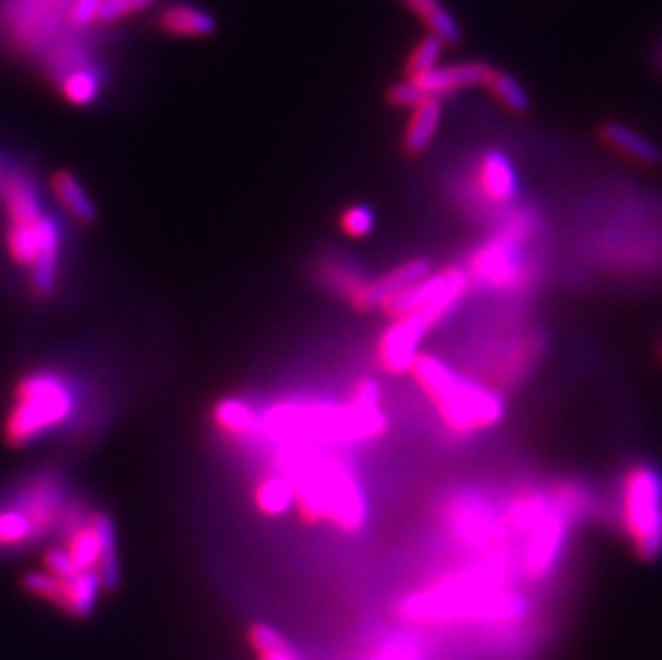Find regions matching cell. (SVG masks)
<instances>
[{
  "label": "cell",
  "instance_id": "6da1fadb",
  "mask_svg": "<svg viewBox=\"0 0 662 660\" xmlns=\"http://www.w3.org/2000/svg\"><path fill=\"white\" fill-rule=\"evenodd\" d=\"M510 580V569L482 560L410 592L399 601L397 616L421 626L510 628L530 616V598Z\"/></svg>",
  "mask_w": 662,
  "mask_h": 660
},
{
  "label": "cell",
  "instance_id": "7a4b0ae2",
  "mask_svg": "<svg viewBox=\"0 0 662 660\" xmlns=\"http://www.w3.org/2000/svg\"><path fill=\"white\" fill-rule=\"evenodd\" d=\"M281 466L294 487V505L305 521H326L346 534H358L367 526V496L351 467L315 451H290Z\"/></svg>",
  "mask_w": 662,
  "mask_h": 660
},
{
  "label": "cell",
  "instance_id": "3957f363",
  "mask_svg": "<svg viewBox=\"0 0 662 660\" xmlns=\"http://www.w3.org/2000/svg\"><path fill=\"white\" fill-rule=\"evenodd\" d=\"M512 569L525 582L543 583L553 577L566 553L571 521L536 489L517 494L502 515Z\"/></svg>",
  "mask_w": 662,
  "mask_h": 660
},
{
  "label": "cell",
  "instance_id": "277c9868",
  "mask_svg": "<svg viewBox=\"0 0 662 660\" xmlns=\"http://www.w3.org/2000/svg\"><path fill=\"white\" fill-rule=\"evenodd\" d=\"M410 374L427 394L444 425L457 435L496 428L504 419L507 405L500 392L459 376L431 354H419Z\"/></svg>",
  "mask_w": 662,
  "mask_h": 660
},
{
  "label": "cell",
  "instance_id": "5b68a950",
  "mask_svg": "<svg viewBox=\"0 0 662 660\" xmlns=\"http://www.w3.org/2000/svg\"><path fill=\"white\" fill-rule=\"evenodd\" d=\"M269 428L287 435H312L328 442H362L382 435L389 421L380 408L358 405H281L269 412Z\"/></svg>",
  "mask_w": 662,
  "mask_h": 660
},
{
  "label": "cell",
  "instance_id": "8992f818",
  "mask_svg": "<svg viewBox=\"0 0 662 660\" xmlns=\"http://www.w3.org/2000/svg\"><path fill=\"white\" fill-rule=\"evenodd\" d=\"M620 526L641 562L662 555V472L648 462L632 464L620 483Z\"/></svg>",
  "mask_w": 662,
  "mask_h": 660
},
{
  "label": "cell",
  "instance_id": "52a82bcc",
  "mask_svg": "<svg viewBox=\"0 0 662 660\" xmlns=\"http://www.w3.org/2000/svg\"><path fill=\"white\" fill-rule=\"evenodd\" d=\"M74 410V394L54 374H33L15 387V403L9 410L2 437L7 446L22 448L58 428Z\"/></svg>",
  "mask_w": 662,
  "mask_h": 660
},
{
  "label": "cell",
  "instance_id": "ba28073f",
  "mask_svg": "<svg viewBox=\"0 0 662 660\" xmlns=\"http://www.w3.org/2000/svg\"><path fill=\"white\" fill-rule=\"evenodd\" d=\"M464 294H466V290L451 292L444 299L431 303L423 310L394 317L378 344V360H380L382 369L394 376L410 371L414 358L419 356V346L425 339V335L457 307V303L462 301Z\"/></svg>",
  "mask_w": 662,
  "mask_h": 660
},
{
  "label": "cell",
  "instance_id": "9c48e42d",
  "mask_svg": "<svg viewBox=\"0 0 662 660\" xmlns=\"http://www.w3.org/2000/svg\"><path fill=\"white\" fill-rule=\"evenodd\" d=\"M528 221L512 219L489 242L469 258V281L489 290H514L525 283L528 267L521 253V242L528 236Z\"/></svg>",
  "mask_w": 662,
  "mask_h": 660
},
{
  "label": "cell",
  "instance_id": "30bf717a",
  "mask_svg": "<svg viewBox=\"0 0 662 660\" xmlns=\"http://www.w3.org/2000/svg\"><path fill=\"white\" fill-rule=\"evenodd\" d=\"M491 72V65L482 61H466V63H453L442 65L428 72L425 76L414 79H401L394 82L387 88V101L394 108L412 110L423 99H442L446 95H453L464 88L485 86V79Z\"/></svg>",
  "mask_w": 662,
  "mask_h": 660
},
{
  "label": "cell",
  "instance_id": "8fae6325",
  "mask_svg": "<svg viewBox=\"0 0 662 660\" xmlns=\"http://www.w3.org/2000/svg\"><path fill=\"white\" fill-rule=\"evenodd\" d=\"M22 587L31 596L54 605L63 614H67L76 620H84L95 612V605L99 601V592H101L104 583L97 571L79 573L72 580H58L50 573L33 571V573L24 575Z\"/></svg>",
  "mask_w": 662,
  "mask_h": 660
},
{
  "label": "cell",
  "instance_id": "7c38bea8",
  "mask_svg": "<svg viewBox=\"0 0 662 660\" xmlns=\"http://www.w3.org/2000/svg\"><path fill=\"white\" fill-rule=\"evenodd\" d=\"M18 506L31 519L37 541H40L41 537H45L56 526H61L69 505H67L63 483L58 478H54L52 474H41L29 483Z\"/></svg>",
  "mask_w": 662,
  "mask_h": 660
},
{
  "label": "cell",
  "instance_id": "4fadbf2b",
  "mask_svg": "<svg viewBox=\"0 0 662 660\" xmlns=\"http://www.w3.org/2000/svg\"><path fill=\"white\" fill-rule=\"evenodd\" d=\"M431 272V262L427 258H412L399 267H394L392 271L380 274L378 279L365 281L354 294H351L350 305L360 313H369V311L380 310V305L397 292H401L403 288L425 279Z\"/></svg>",
  "mask_w": 662,
  "mask_h": 660
},
{
  "label": "cell",
  "instance_id": "5bb4252c",
  "mask_svg": "<svg viewBox=\"0 0 662 660\" xmlns=\"http://www.w3.org/2000/svg\"><path fill=\"white\" fill-rule=\"evenodd\" d=\"M476 185L487 202L508 204L519 187L510 159L498 151H489L480 156L476 165Z\"/></svg>",
  "mask_w": 662,
  "mask_h": 660
},
{
  "label": "cell",
  "instance_id": "9a60e30c",
  "mask_svg": "<svg viewBox=\"0 0 662 660\" xmlns=\"http://www.w3.org/2000/svg\"><path fill=\"white\" fill-rule=\"evenodd\" d=\"M598 138L603 140V144H607L609 149L618 151L620 155L628 156L641 165H661L662 151L648 138H643L641 133H637L634 129L626 127L622 122L609 120L603 122L598 129Z\"/></svg>",
  "mask_w": 662,
  "mask_h": 660
},
{
  "label": "cell",
  "instance_id": "2e32d148",
  "mask_svg": "<svg viewBox=\"0 0 662 660\" xmlns=\"http://www.w3.org/2000/svg\"><path fill=\"white\" fill-rule=\"evenodd\" d=\"M442 120V101L439 99H423L410 110V120L405 125L401 147L405 155H423L433 142L437 127Z\"/></svg>",
  "mask_w": 662,
  "mask_h": 660
},
{
  "label": "cell",
  "instance_id": "e0dca14e",
  "mask_svg": "<svg viewBox=\"0 0 662 660\" xmlns=\"http://www.w3.org/2000/svg\"><path fill=\"white\" fill-rule=\"evenodd\" d=\"M156 22L161 31L176 37H210L217 29V22L210 13L181 2L165 7Z\"/></svg>",
  "mask_w": 662,
  "mask_h": 660
},
{
  "label": "cell",
  "instance_id": "ac0fdd59",
  "mask_svg": "<svg viewBox=\"0 0 662 660\" xmlns=\"http://www.w3.org/2000/svg\"><path fill=\"white\" fill-rule=\"evenodd\" d=\"M425 26L427 33L437 35L446 45L462 43V26L442 0H401Z\"/></svg>",
  "mask_w": 662,
  "mask_h": 660
},
{
  "label": "cell",
  "instance_id": "d6986e66",
  "mask_svg": "<svg viewBox=\"0 0 662 660\" xmlns=\"http://www.w3.org/2000/svg\"><path fill=\"white\" fill-rule=\"evenodd\" d=\"M52 194L58 199V204L67 210L69 217H74L79 224H93L97 219V210L90 202V197L84 192V187L69 172H56L52 176Z\"/></svg>",
  "mask_w": 662,
  "mask_h": 660
},
{
  "label": "cell",
  "instance_id": "ffe728a7",
  "mask_svg": "<svg viewBox=\"0 0 662 660\" xmlns=\"http://www.w3.org/2000/svg\"><path fill=\"white\" fill-rule=\"evenodd\" d=\"M485 88L489 95L512 115H525L532 106L528 90L521 86V82L510 76L504 69L491 67L489 76L485 79Z\"/></svg>",
  "mask_w": 662,
  "mask_h": 660
},
{
  "label": "cell",
  "instance_id": "44dd1931",
  "mask_svg": "<svg viewBox=\"0 0 662 660\" xmlns=\"http://www.w3.org/2000/svg\"><path fill=\"white\" fill-rule=\"evenodd\" d=\"M253 502L264 517H281L294 505V487L283 474L267 476L256 487Z\"/></svg>",
  "mask_w": 662,
  "mask_h": 660
},
{
  "label": "cell",
  "instance_id": "7402d4cb",
  "mask_svg": "<svg viewBox=\"0 0 662 660\" xmlns=\"http://www.w3.org/2000/svg\"><path fill=\"white\" fill-rule=\"evenodd\" d=\"M93 521L99 534V564L97 573L106 589H115L118 585V555L115 523L106 512H93Z\"/></svg>",
  "mask_w": 662,
  "mask_h": 660
},
{
  "label": "cell",
  "instance_id": "603a6c76",
  "mask_svg": "<svg viewBox=\"0 0 662 660\" xmlns=\"http://www.w3.org/2000/svg\"><path fill=\"white\" fill-rule=\"evenodd\" d=\"M249 643L258 660H303L294 646L271 624L258 621L249 628Z\"/></svg>",
  "mask_w": 662,
  "mask_h": 660
},
{
  "label": "cell",
  "instance_id": "cb8c5ba5",
  "mask_svg": "<svg viewBox=\"0 0 662 660\" xmlns=\"http://www.w3.org/2000/svg\"><path fill=\"white\" fill-rule=\"evenodd\" d=\"M213 421L219 431L242 437V435H251L258 428V419L256 412L249 403L240 401V399H224L215 412H213Z\"/></svg>",
  "mask_w": 662,
  "mask_h": 660
},
{
  "label": "cell",
  "instance_id": "d4e9b609",
  "mask_svg": "<svg viewBox=\"0 0 662 660\" xmlns=\"http://www.w3.org/2000/svg\"><path fill=\"white\" fill-rule=\"evenodd\" d=\"M35 541V528L20 506L0 508V551H15Z\"/></svg>",
  "mask_w": 662,
  "mask_h": 660
},
{
  "label": "cell",
  "instance_id": "484cf974",
  "mask_svg": "<svg viewBox=\"0 0 662 660\" xmlns=\"http://www.w3.org/2000/svg\"><path fill=\"white\" fill-rule=\"evenodd\" d=\"M319 279L337 294L350 299L351 294L367 281L358 267L346 258H326L319 264Z\"/></svg>",
  "mask_w": 662,
  "mask_h": 660
},
{
  "label": "cell",
  "instance_id": "4316f807",
  "mask_svg": "<svg viewBox=\"0 0 662 660\" xmlns=\"http://www.w3.org/2000/svg\"><path fill=\"white\" fill-rule=\"evenodd\" d=\"M444 50H446V43L439 40L437 35L427 33L423 40L412 47V52L405 58V65H403L405 78H421L428 72H433L435 67H439V58H442Z\"/></svg>",
  "mask_w": 662,
  "mask_h": 660
},
{
  "label": "cell",
  "instance_id": "83f0119b",
  "mask_svg": "<svg viewBox=\"0 0 662 660\" xmlns=\"http://www.w3.org/2000/svg\"><path fill=\"white\" fill-rule=\"evenodd\" d=\"M362 660H425V650L408 635L387 637Z\"/></svg>",
  "mask_w": 662,
  "mask_h": 660
},
{
  "label": "cell",
  "instance_id": "f1b7e54d",
  "mask_svg": "<svg viewBox=\"0 0 662 660\" xmlns=\"http://www.w3.org/2000/svg\"><path fill=\"white\" fill-rule=\"evenodd\" d=\"M99 82L90 72H74L63 82V95L74 106H88L97 97Z\"/></svg>",
  "mask_w": 662,
  "mask_h": 660
},
{
  "label": "cell",
  "instance_id": "f546056e",
  "mask_svg": "<svg viewBox=\"0 0 662 660\" xmlns=\"http://www.w3.org/2000/svg\"><path fill=\"white\" fill-rule=\"evenodd\" d=\"M341 232L348 234L350 238H365L376 226V215L367 206H350L341 219Z\"/></svg>",
  "mask_w": 662,
  "mask_h": 660
},
{
  "label": "cell",
  "instance_id": "4dcf8cb0",
  "mask_svg": "<svg viewBox=\"0 0 662 660\" xmlns=\"http://www.w3.org/2000/svg\"><path fill=\"white\" fill-rule=\"evenodd\" d=\"M43 566H45V573H50L58 580H72V577H76L82 573V571H78V566L74 564V560L69 558L65 547L47 549L45 555H43Z\"/></svg>",
  "mask_w": 662,
  "mask_h": 660
},
{
  "label": "cell",
  "instance_id": "1f68e13d",
  "mask_svg": "<svg viewBox=\"0 0 662 660\" xmlns=\"http://www.w3.org/2000/svg\"><path fill=\"white\" fill-rule=\"evenodd\" d=\"M155 0H101L99 13H97V22L110 24L117 22L124 15H131L140 9H146L149 4H153Z\"/></svg>",
  "mask_w": 662,
  "mask_h": 660
},
{
  "label": "cell",
  "instance_id": "d6a6232c",
  "mask_svg": "<svg viewBox=\"0 0 662 660\" xmlns=\"http://www.w3.org/2000/svg\"><path fill=\"white\" fill-rule=\"evenodd\" d=\"M380 399H382L380 385L373 378H362L351 390L350 403L358 408H380Z\"/></svg>",
  "mask_w": 662,
  "mask_h": 660
},
{
  "label": "cell",
  "instance_id": "836d02e7",
  "mask_svg": "<svg viewBox=\"0 0 662 660\" xmlns=\"http://www.w3.org/2000/svg\"><path fill=\"white\" fill-rule=\"evenodd\" d=\"M99 7H101V0H78V2L74 4V9H72V20H74V24L84 26V24L97 22Z\"/></svg>",
  "mask_w": 662,
  "mask_h": 660
}]
</instances>
